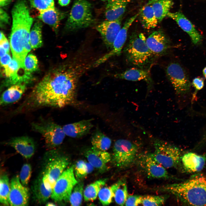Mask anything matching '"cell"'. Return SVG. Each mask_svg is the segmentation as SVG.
Returning a JSON list of instances; mask_svg holds the SVG:
<instances>
[{
	"instance_id": "obj_1",
	"label": "cell",
	"mask_w": 206,
	"mask_h": 206,
	"mask_svg": "<svg viewBox=\"0 0 206 206\" xmlns=\"http://www.w3.org/2000/svg\"><path fill=\"white\" fill-rule=\"evenodd\" d=\"M92 62L76 57L49 73L35 87L20 108H61L73 103L80 78L93 67Z\"/></svg>"
},
{
	"instance_id": "obj_2",
	"label": "cell",
	"mask_w": 206,
	"mask_h": 206,
	"mask_svg": "<svg viewBox=\"0 0 206 206\" xmlns=\"http://www.w3.org/2000/svg\"><path fill=\"white\" fill-rule=\"evenodd\" d=\"M12 25L10 44L13 59L25 69V58L30 50V31L33 19L25 0H18L12 10Z\"/></svg>"
},
{
	"instance_id": "obj_3",
	"label": "cell",
	"mask_w": 206,
	"mask_h": 206,
	"mask_svg": "<svg viewBox=\"0 0 206 206\" xmlns=\"http://www.w3.org/2000/svg\"><path fill=\"white\" fill-rule=\"evenodd\" d=\"M157 190L173 195L183 204L206 206V177L201 174L182 182L163 186Z\"/></svg>"
},
{
	"instance_id": "obj_4",
	"label": "cell",
	"mask_w": 206,
	"mask_h": 206,
	"mask_svg": "<svg viewBox=\"0 0 206 206\" xmlns=\"http://www.w3.org/2000/svg\"><path fill=\"white\" fill-rule=\"evenodd\" d=\"M124 52L129 64L141 68L149 64L153 56L147 44L145 37L141 33L131 35Z\"/></svg>"
},
{
	"instance_id": "obj_5",
	"label": "cell",
	"mask_w": 206,
	"mask_h": 206,
	"mask_svg": "<svg viewBox=\"0 0 206 206\" xmlns=\"http://www.w3.org/2000/svg\"><path fill=\"white\" fill-rule=\"evenodd\" d=\"M92 5L87 0H76L66 25V29L73 32L88 27L94 23Z\"/></svg>"
},
{
	"instance_id": "obj_6",
	"label": "cell",
	"mask_w": 206,
	"mask_h": 206,
	"mask_svg": "<svg viewBox=\"0 0 206 206\" xmlns=\"http://www.w3.org/2000/svg\"><path fill=\"white\" fill-rule=\"evenodd\" d=\"M48 153L41 175L46 188L52 191L57 180L68 165L69 161L66 157L58 154L53 149Z\"/></svg>"
},
{
	"instance_id": "obj_7",
	"label": "cell",
	"mask_w": 206,
	"mask_h": 206,
	"mask_svg": "<svg viewBox=\"0 0 206 206\" xmlns=\"http://www.w3.org/2000/svg\"><path fill=\"white\" fill-rule=\"evenodd\" d=\"M154 158L166 168H177L181 162V151L176 146L159 139L153 143Z\"/></svg>"
},
{
	"instance_id": "obj_8",
	"label": "cell",
	"mask_w": 206,
	"mask_h": 206,
	"mask_svg": "<svg viewBox=\"0 0 206 206\" xmlns=\"http://www.w3.org/2000/svg\"><path fill=\"white\" fill-rule=\"evenodd\" d=\"M32 128L43 137L46 146L53 149L60 145L66 135L60 125L51 121L33 123Z\"/></svg>"
},
{
	"instance_id": "obj_9",
	"label": "cell",
	"mask_w": 206,
	"mask_h": 206,
	"mask_svg": "<svg viewBox=\"0 0 206 206\" xmlns=\"http://www.w3.org/2000/svg\"><path fill=\"white\" fill-rule=\"evenodd\" d=\"M138 149L137 146L129 140H117L113 146L112 158L113 163L119 168L128 167L135 160Z\"/></svg>"
},
{
	"instance_id": "obj_10",
	"label": "cell",
	"mask_w": 206,
	"mask_h": 206,
	"mask_svg": "<svg viewBox=\"0 0 206 206\" xmlns=\"http://www.w3.org/2000/svg\"><path fill=\"white\" fill-rule=\"evenodd\" d=\"M74 168L72 166L65 170L57 180L51 197L55 201H69L73 189L78 183Z\"/></svg>"
},
{
	"instance_id": "obj_11",
	"label": "cell",
	"mask_w": 206,
	"mask_h": 206,
	"mask_svg": "<svg viewBox=\"0 0 206 206\" xmlns=\"http://www.w3.org/2000/svg\"><path fill=\"white\" fill-rule=\"evenodd\" d=\"M166 72L177 94H183L189 92L191 84L187 73L179 63H170L166 68Z\"/></svg>"
},
{
	"instance_id": "obj_12",
	"label": "cell",
	"mask_w": 206,
	"mask_h": 206,
	"mask_svg": "<svg viewBox=\"0 0 206 206\" xmlns=\"http://www.w3.org/2000/svg\"><path fill=\"white\" fill-rule=\"evenodd\" d=\"M139 15V13L131 17L125 22L116 37L111 49L108 53L95 60L93 65L94 67L98 66L111 57L121 54L127 39L128 30Z\"/></svg>"
},
{
	"instance_id": "obj_13",
	"label": "cell",
	"mask_w": 206,
	"mask_h": 206,
	"mask_svg": "<svg viewBox=\"0 0 206 206\" xmlns=\"http://www.w3.org/2000/svg\"><path fill=\"white\" fill-rule=\"evenodd\" d=\"M138 162L148 177L163 179L171 178L166 168L154 158L151 153L140 155L138 157Z\"/></svg>"
},
{
	"instance_id": "obj_14",
	"label": "cell",
	"mask_w": 206,
	"mask_h": 206,
	"mask_svg": "<svg viewBox=\"0 0 206 206\" xmlns=\"http://www.w3.org/2000/svg\"><path fill=\"white\" fill-rule=\"evenodd\" d=\"M29 190L21 182L17 176L11 180L8 201L11 206H27L29 199Z\"/></svg>"
},
{
	"instance_id": "obj_15",
	"label": "cell",
	"mask_w": 206,
	"mask_h": 206,
	"mask_svg": "<svg viewBox=\"0 0 206 206\" xmlns=\"http://www.w3.org/2000/svg\"><path fill=\"white\" fill-rule=\"evenodd\" d=\"M121 19L103 21L96 27L105 46L110 50L114 42L121 29Z\"/></svg>"
},
{
	"instance_id": "obj_16",
	"label": "cell",
	"mask_w": 206,
	"mask_h": 206,
	"mask_svg": "<svg viewBox=\"0 0 206 206\" xmlns=\"http://www.w3.org/2000/svg\"><path fill=\"white\" fill-rule=\"evenodd\" d=\"M146 43L153 55L157 56L166 53L171 46L169 39L160 30L152 32L146 39Z\"/></svg>"
},
{
	"instance_id": "obj_17",
	"label": "cell",
	"mask_w": 206,
	"mask_h": 206,
	"mask_svg": "<svg viewBox=\"0 0 206 206\" xmlns=\"http://www.w3.org/2000/svg\"><path fill=\"white\" fill-rule=\"evenodd\" d=\"M167 16L175 21L182 29L189 35L193 43L197 45L201 42L202 36L191 21L182 13L169 12Z\"/></svg>"
},
{
	"instance_id": "obj_18",
	"label": "cell",
	"mask_w": 206,
	"mask_h": 206,
	"mask_svg": "<svg viewBox=\"0 0 206 206\" xmlns=\"http://www.w3.org/2000/svg\"><path fill=\"white\" fill-rule=\"evenodd\" d=\"M7 144L13 147L25 158L29 159L34 154L35 145L33 140L28 136L14 137L9 140Z\"/></svg>"
},
{
	"instance_id": "obj_19",
	"label": "cell",
	"mask_w": 206,
	"mask_h": 206,
	"mask_svg": "<svg viewBox=\"0 0 206 206\" xmlns=\"http://www.w3.org/2000/svg\"><path fill=\"white\" fill-rule=\"evenodd\" d=\"M84 154L88 162L101 172L106 170L107 164L112 159L108 152L97 150L93 147L87 149Z\"/></svg>"
},
{
	"instance_id": "obj_20",
	"label": "cell",
	"mask_w": 206,
	"mask_h": 206,
	"mask_svg": "<svg viewBox=\"0 0 206 206\" xmlns=\"http://www.w3.org/2000/svg\"><path fill=\"white\" fill-rule=\"evenodd\" d=\"M105 16L107 20L113 21L122 18L130 0H107Z\"/></svg>"
},
{
	"instance_id": "obj_21",
	"label": "cell",
	"mask_w": 206,
	"mask_h": 206,
	"mask_svg": "<svg viewBox=\"0 0 206 206\" xmlns=\"http://www.w3.org/2000/svg\"><path fill=\"white\" fill-rule=\"evenodd\" d=\"M92 120H83L66 124L63 128L66 135L74 138L81 137L89 132L93 127Z\"/></svg>"
},
{
	"instance_id": "obj_22",
	"label": "cell",
	"mask_w": 206,
	"mask_h": 206,
	"mask_svg": "<svg viewBox=\"0 0 206 206\" xmlns=\"http://www.w3.org/2000/svg\"><path fill=\"white\" fill-rule=\"evenodd\" d=\"M206 161L205 156L193 152L186 153L182 156L181 159L183 167L189 172H197L203 168Z\"/></svg>"
},
{
	"instance_id": "obj_23",
	"label": "cell",
	"mask_w": 206,
	"mask_h": 206,
	"mask_svg": "<svg viewBox=\"0 0 206 206\" xmlns=\"http://www.w3.org/2000/svg\"><path fill=\"white\" fill-rule=\"evenodd\" d=\"M149 70L133 68L115 75L119 79L131 81L144 80L149 84L152 83Z\"/></svg>"
},
{
	"instance_id": "obj_24",
	"label": "cell",
	"mask_w": 206,
	"mask_h": 206,
	"mask_svg": "<svg viewBox=\"0 0 206 206\" xmlns=\"http://www.w3.org/2000/svg\"><path fill=\"white\" fill-rule=\"evenodd\" d=\"M26 89L25 83L12 85L2 94L0 98V105L3 106L14 103L19 100Z\"/></svg>"
},
{
	"instance_id": "obj_25",
	"label": "cell",
	"mask_w": 206,
	"mask_h": 206,
	"mask_svg": "<svg viewBox=\"0 0 206 206\" xmlns=\"http://www.w3.org/2000/svg\"><path fill=\"white\" fill-rule=\"evenodd\" d=\"M66 13L55 9H49L40 13L38 17L52 27L55 31L57 30L61 21Z\"/></svg>"
},
{
	"instance_id": "obj_26",
	"label": "cell",
	"mask_w": 206,
	"mask_h": 206,
	"mask_svg": "<svg viewBox=\"0 0 206 206\" xmlns=\"http://www.w3.org/2000/svg\"><path fill=\"white\" fill-rule=\"evenodd\" d=\"M31 188L33 199L39 204L44 203L51 197L52 191L46 188L41 175L34 181Z\"/></svg>"
},
{
	"instance_id": "obj_27",
	"label": "cell",
	"mask_w": 206,
	"mask_h": 206,
	"mask_svg": "<svg viewBox=\"0 0 206 206\" xmlns=\"http://www.w3.org/2000/svg\"><path fill=\"white\" fill-rule=\"evenodd\" d=\"M139 15L142 26L145 29H149L157 26L159 22L149 1L141 9Z\"/></svg>"
},
{
	"instance_id": "obj_28",
	"label": "cell",
	"mask_w": 206,
	"mask_h": 206,
	"mask_svg": "<svg viewBox=\"0 0 206 206\" xmlns=\"http://www.w3.org/2000/svg\"><path fill=\"white\" fill-rule=\"evenodd\" d=\"M159 22H161L169 12L173 4V0H150Z\"/></svg>"
},
{
	"instance_id": "obj_29",
	"label": "cell",
	"mask_w": 206,
	"mask_h": 206,
	"mask_svg": "<svg viewBox=\"0 0 206 206\" xmlns=\"http://www.w3.org/2000/svg\"><path fill=\"white\" fill-rule=\"evenodd\" d=\"M110 187L116 203L119 205H124L128 196L126 182L119 181Z\"/></svg>"
},
{
	"instance_id": "obj_30",
	"label": "cell",
	"mask_w": 206,
	"mask_h": 206,
	"mask_svg": "<svg viewBox=\"0 0 206 206\" xmlns=\"http://www.w3.org/2000/svg\"><path fill=\"white\" fill-rule=\"evenodd\" d=\"M106 179H100L88 185L84 191V199L86 201H92L96 198L101 189L105 185Z\"/></svg>"
},
{
	"instance_id": "obj_31",
	"label": "cell",
	"mask_w": 206,
	"mask_h": 206,
	"mask_svg": "<svg viewBox=\"0 0 206 206\" xmlns=\"http://www.w3.org/2000/svg\"><path fill=\"white\" fill-rule=\"evenodd\" d=\"M92 147L97 150L106 151L110 147L111 140L99 130L96 131L91 139Z\"/></svg>"
},
{
	"instance_id": "obj_32",
	"label": "cell",
	"mask_w": 206,
	"mask_h": 206,
	"mask_svg": "<svg viewBox=\"0 0 206 206\" xmlns=\"http://www.w3.org/2000/svg\"><path fill=\"white\" fill-rule=\"evenodd\" d=\"M42 23L36 21L33 25L30 33V42L31 48L35 49L40 47L42 44L41 35Z\"/></svg>"
},
{
	"instance_id": "obj_33",
	"label": "cell",
	"mask_w": 206,
	"mask_h": 206,
	"mask_svg": "<svg viewBox=\"0 0 206 206\" xmlns=\"http://www.w3.org/2000/svg\"><path fill=\"white\" fill-rule=\"evenodd\" d=\"M10 190L8 177L6 174H3L1 176L0 179V201L3 205H9L8 198Z\"/></svg>"
},
{
	"instance_id": "obj_34",
	"label": "cell",
	"mask_w": 206,
	"mask_h": 206,
	"mask_svg": "<svg viewBox=\"0 0 206 206\" xmlns=\"http://www.w3.org/2000/svg\"><path fill=\"white\" fill-rule=\"evenodd\" d=\"M84 183H78L74 187L70 195L69 201L71 205L80 206L82 204L84 194Z\"/></svg>"
},
{
	"instance_id": "obj_35",
	"label": "cell",
	"mask_w": 206,
	"mask_h": 206,
	"mask_svg": "<svg viewBox=\"0 0 206 206\" xmlns=\"http://www.w3.org/2000/svg\"><path fill=\"white\" fill-rule=\"evenodd\" d=\"M167 195H146L142 196L141 204L144 206H161L166 201Z\"/></svg>"
},
{
	"instance_id": "obj_36",
	"label": "cell",
	"mask_w": 206,
	"mask_h": 206,
	"mask_svg": "<svg viewBox=\"0 0 206 206\" xmlns=\"http://www.w3.org/2000/svg\"><path fill=\"white\" fill-rule=\"evenodd\" d=\"M99 200L103 205H107L112 202L113 195L111 187H102L98 194Z\"/></svg>"
},
{
	"instance_id": "obj_37",
	"label": "cell",
	"mask_w": 206,
	"mask_h": 206,
	"mask_svg": "<svg viewBox=\"0 0 206 206\" xmlns=\"http://www.w3.org/2000/svg\"><path fill=\"white\" fill-rule=\"evenodd\" d=\"M74 170L77 180L83 179L88 174L87 162L83 160H79L76 162Z\"/></svg>"
},
{
	"instance_id": "obj_38",
	"label": "cell",
	"mask_w": 206,
	"mask_h": 206,
	"mask_svg": "<svg viewBox=\"0 0 206 206\" xmlns=\"http://www.w3.org/2000/svg\"><path fill=\"white\" fill-rule=\"evenodd\" d=\"M32 172L31 167L29 163L24 164L21 169L19 179L22 184L26 186L28 184Z\"/></svg>"
},
{
	"instance_id": "obj_39",
	"label": "cell",
	"mask_w": 206,
	"mask_h": 206,
	"mask_svg": "<svg viewBox=\"0 0 206 206\" xmlns=\"http://www.w3.org/2000/svg\"><path fill=\"white\" fill-rule=\"evenodd\" d=\"M25 69L27 72L31 74L35 71L38 67V61L36 56L32 54H29L25 59Z\"/></svg>"
},
{
	"instance_id": "obj_40",
	"label": "cell",
	"mask_w": 206,
	"mask_h": 206,
	"mask_svg": "<svg viewBox=\"0 0 206 206\" xmlns=\"http://www.w3.org/2000/svg\"><path fill=\"white\" fill-rule=\"evenodd\" d=\"M4 68L6 76L9 78L16 74L21 68L17 62L14 59L11 60L8 65Z\"/></svg>"
},
{
	"instance_id": "obj_41",
	"label": "cell",
	"mask_w": 206,
	"mask_h": 206,
	"mask_svg": "<svg viewBox=\"0 0 206 206\" xmlns=\"http://www.w3.org/2000/svg\"><path fill=\"white\" fill-rule=\"evenodd\" d=\"M142 196L128 195L125 203L126 206H137L141 204Z\"/></svg>"
},
{
	"instance_id": "obj_42",
	"label": "cell",
	"mask_w": 206,
	"mask_h": 206,
	"mask_svg": "<svg viewBox=\"0 0 206 206\" xmlns=\"http://www.w3.org/2000/svg\"><path fill=\"white\" fill-rule=\"evenodd\" d=\"M30 2L31 6L38 10L40 13L50 9L43 0H30Z\"/></svg>"
},
{
	"instance_id": "obj_43",
	"label": "cell",
	"mask_w": 206,
	"mask_h": 206,
	"mask_svg": "<svg viewBox=\"0 0 206 206\" xmlns=\"http://www.w3.org/2000/svg\"><path fill=\"white\" fill-rule=\"evenodd\" d=\"M192 82L193 86L197 91L201 90L204 86V80L202 78H195L193 80Z\"/></svg>"
},
{
	"instance_id": "obj_44",
	"label": "cell",
	"mask_w": 206,
	"mask_h": 206,
	"mask_svg": "<svg viewBox=\"0 0 206 206\" xmlns=\"http://www.w3.org/2000/svg\"><path fill=\"white\" fill-rule=\"evenodd\" d=\"M9 17L3 9H0V21L1 26H3L9 23Z\"/></svg>"
},
{
	"instance_id": "obj_45",
	"label": "cell",
	"mask_w": 206,
	"mask_h": 206,
	"mask_svg": "<svg viewBox=\"0 0 206 206\" xmlns=\"http://www.w3.org/2000/svg\"><path fill=\"white\" fill-rule=\"evenodd\" d=\"M11 60L9 53H7L1 58V64L4 68L7 66Z\"/></svg>"
},
{
	"instance_id": "obj_46",
	"label": "cell",
	"mask_w": 206,
	"mask_h": 206,
	"mask_svg": "<svg viewBox=\"0 0 206 206\" xmlns=\"http://www.w3.org/2000/svg\"><path fill=\"white\" fill-rule=\"evenodd\" d=\"M0 41V46L3 47L6 51L7 53H9V45L7 38Z\"/></svg>"
},
{
	"instance_id": "obj_47",
	"label": "cell",
	"mask_w": 206,
	"mask_h": 206,
	"mask_svg": "<svg viewBox=\"0 0 206 206\" xmlns=\"http://www.w3.org/2000/svg\"><path fill=\"white\" fill-rule=\"evenodd\" d=\"M43 1L49 8L54 9L55 8L54 0H43Z\"/></svg>"
},
{
	"instance_id": "obj_48",
	"label": "cell",
	"mask_w": 206,
	"mask_h": 206,
	"mask_svg": "<svg viewBox=\"0 0 206 206\" xmlns=\"http://www.w3.org/2000/svg\"><path fill=\"white\" fill-rule=\"evenodd\" d=\"M71 0H58V2L60 5L62 6H66L70 2Z\"/></svg>"
},
{
	"instance_id": "obj_49",
	"label": "cell",
	"mask_w": 206,
	"mask_h": 206,
	"mask_svg": "<svg viewBox=\"0 0 206 206\" xmlns=\"http://www.w3.org/2000/svg\"><path fill=\"white\" fill-rule=\"evenodd\" d=\"M13 0H0V6L3 7L9 4Z\"/></svg>"
},
{
	"instance_id": "obj_50",
	"label": "cell",
	"mask_w": 206,
	"mask_h": 206,
	"mask_svg": "<svg viewBox=\"0 0 206 206\" xmlns=\"http://www.w3.org/2000/svg\"><path fill=\"white\" fill-rule=\"evenodd\" d=\"M0 57H1L7 54L6 51L2 47L0 46Z\"/></svg>"
},
{
	"instance_id": "obj_51",
	"label": "cell",
	"mask_w": 206,
	"mask_h": 206,
	"mask_svg": "<svg viewBox=\"0 0 206 206\" xmlns=\"http://www.w3.org/2000/svg\"><path fill=\"white\" fill-rule=\"evenodd\" d=\"M6 38V37H5V35H4V34L3 33L1 32H0V41H2L4 39Z\"/></svg>"
},
{
	"instance_id": "obj_52",
	"label": "cell",
	"mask_w": 206,
	"mask_h": 206,
	"mask_svg": "<svg viewBox=\"0 0 206 206\" xmlns=\"http://www.w3.org/2000/svg\"><path fill=\"white\" fill-rule=\"evenodd\" d=\"M203 73L204 77L206 78V67L203 70Z\"/></svg>"
},
{
	"instance_id": "obj_53",
	"label": "cell",
	"mask_w": 206,
	"mask_h": 206,
	"mask_svg": "<svg viewBox=\"0 0 206 206\" xmlns=\"http://www.w3.org/2000/svg\"><path fill=\"white\" fill-rule=\"evenodd\" d=\"M46 205L47 206H55L56 205L54 203L51 202L48 203H47Z\"/></svg>"
},
{
	"instance_id": "obj_54",
	"label": "cell",
	"mask_w": 206,
	"mask_h": 206,
	"mask_svg": "<svg viewBox=\"0 0 206 206\" xmlns=\"http://www.w3.org/2000/svg\"><path fill=\"white\" fill-rule=\"evenodd\" d=\"M102 1H107V0H100Z\"/></svg>"
}]
</instances>
